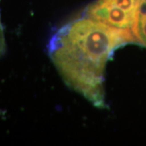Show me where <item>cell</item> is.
<instances>
[{
    "label": "cell",
    "mask_w": 146,
    "mask_h": 146,
    "mask_svg": "<svg viewBox=\"0 0 146 146\" xmlns=\"http://www.w3.org/2000/svg\"><path fill=\"white\" fill-rule=\"evenodd\" d=\"M141 3V0H96L84 9L83 15L110 27L133 33Z\"/></svg>",
    "instance_id": "obj_2"
},
{
    "label": "cell",
    "mask_w": 146,
    "mask_h": 146,
    "mask_svg": "<svg viewBox=\"0 0 146 146\" xmlns=\"http://www.w3.org/2000/svg\"><path fill=\"white\" fill-rule=\"evenodd\" d=\"M132 32L136 43L146 47V0H141Z\"/></svg>",
    "instance_id": "obj_3"
},
{
    "label": "cell",
    "mask_w": 146,
    "mask_h": 146,
    "mask_svg": "<svg viewBox=\"0 0 146 146\" xmlns=\"http://www.w3.org/2000/svg\"><path fill=\"white\" fill-rule=\"evenodd\" d=\"M131 43H136L133 33L82 15L53 33L47 51L64 83L95 107L105 109L106 64L117 50Z\"/></svg>",
    "instance_id": "obj_1"
},
{
    "label": "cell",
    "mask_w": 146,
    "mask_h": 146,
    "mask_svg": "<svg viewBox=\"0 0 146 146\" xmlns=\"http://www.w3.org/2000/svg\"><path fill=\"white\" fill-rule=\"evenodd\" d=\"M6 52V42L5 36H4V31L3 27L2 24L1 20V14H0V58L2 57Z\"/></svg>",
    "instance_id": "obj_4"
}]
</instances>
